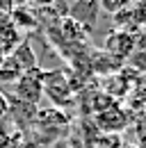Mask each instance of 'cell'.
<instances>
[{
  "label": "cell",
  "mask_w": 146,
  "mask_h": 148,
  "mask_svg": "<svg viewBox=\"0 0 146 148\" xmlns=\"http://www.w3.org/2000/svg\"><path fill=\"white\" fill-rule=\"evenodd\" d=\"M14 93H16V98L21 103L34 107L36 103L41 100V96H43V71L36 66L32 71L23 73L14 82Z\"/></svg>",
  "instance_id": "cell-1"
},
{
  "label": "cell",
  "mask_w": 146,
  "mask_h": 148,
  "mask_svg": "<svg viewBox=\"0 0 146 148\" xmlns=\"http://www.w3.org/2000/svg\"><path fill=\"white\" fill-rule=\"evenodd\" d=\"M132 50H135V34H132V32L112 30L110 37L105 39V53L112 55V57H116L119 62H126Z\"/></svg>",
  "instance_id": "cell-2"
},
{
  "label": "cell",
  "mask_w": 146,
  "mask_h": 148,
  "mask_svg": "<svg viewBox=\"0 0 146 148\" xmlns=\"http://www.w3.org/2000/svg\"><path fill=\"white\" fill-rule=\"evenodd\" d=\"M7 57L16 64V69L21 73H28V71L36 69V55H34V50H32V43L30 41H21Z\"/></svg>",
  "instance_id": "cell-3"
},
{
  "label": "cell",
  "mask_w": 146,
  "mask_h": 148,
  "mask_svg": "<svg viewBox=\"0 0 146 148\" xmlns=\"http://www.w3.org/2000/svg\"><path fill=\"white\" fill-rule=\"evenodd\" d=\"M126 64L132 71H137L139 75L146 73V30L135 32V50L130 53V57L126 59Z\"/></svg>",
  "instance_id": "cell-4"
},
{
  "label": "cell",
  "mask_w": 146,
  "mask_h": 148,
  "mask_svg": "<svg viewBox=\"0 0 146 148\" xmlns=\"http://www.w3.org/2000/svg\"><path fill=\"white\" fill-rule=\"evenodd\" d=\"M9 23H12L14 27L28 30V27H34L36 25V18H34V14H30L28 9L18 7V9H12V12H9Z\"/></svg>",
  "instance_id": "cell-5"
},
{
  "label": "cell",
  "mask_w": 146,
  "mask_h": 148,
  "mask_svg": "<svg viewBox=\"0 0 146 148\" xmlns=\"http://www.w3.org/2000/svg\"><path fill=\"white\" fill-rule=\"evenodd\" d=\"M62 32H64V39L66 41H82L85 34H87V27H82L78 21H73L71 16L62 21Z\"/></svg>",
  "instance_id": "cell-6"
},
{
  "label": "cell",
  "mask_w": 146,
  "mask_h": 148,
  "mask_svg": "<svg viewBox=\"0 0 146 148\" xmlns=\"http://www.w3.org/2000/svg\"><path fill=\"white\" fill-rule=\"evenodd\" d=\"M132 5V0H98V7L103 9V12H107V14H119V12H123Z\"/></svg>",
  "instance_id": "cell-7"
},
{
  "label": "cell",
  "mask_w": 146,
  "mask_h": 148,
  "mask_svg": "<svg viewBox=\"0 0 146 148\" xmlns=\"http://www.w3.org/2000/svg\"><path fill=\"white\" fill-rule=\"evenodd\" d=\"M12 132H14V130L9 128L5 121H0V148H7L12 144Z\"/></svg>",
  "instance_id": "cell-8"
},
{
  "label": "cell",
  "mask_w": 146,
  "mask_h": 148,
  "mask_svg": "<svg viewBox=\"0 0 146 148\" xmlns=\"http://www.w3.org/2000/svg\"><path fill=\"white\" fill-rule=\"evenodd\" d=\"M7 112H9V100H7V96L0 91V121L7 116Z\"/></svg>",
  "instance_id": "cell-9"
},
{
  "label": "cell",
  "mask_w": 146,
  "mask_h": 148,
  "mask_svg": "<svg viewBox=\"0 0 146 148\" xmlns=\"http://www.w3.org/2000/svg\"><path fill=\"white\" fill-rule=\"evenodd\" d=\"M34 5H39V7H48V5H53L55 0H32Z\"/></svg>",
  "instance_id": "cell-10"
},
{
  "label": "cell",
  "mask_w": 146,
  "mask_h": 148,
  "mask_svg": "<svg viewBox=\"0 0 146 148\" xmlns=\"http://www.w3.org/2000/svg\"><path fill=\"white\" fill-rule=\"evenodd\" d=\"M139 2H146V0H139Z\"/></svg>",
  "instance_id": "cell-11"
}]
</instances>
